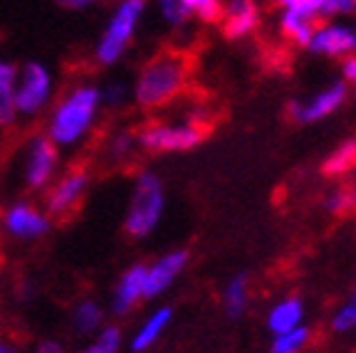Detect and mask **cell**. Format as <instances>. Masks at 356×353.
Listing matches in <instances>:
<instances>
[{
  "label": "cell",
  "mask_w": 356,
  "mask_h": 353,
  "mask_svg": "<svg viewBox=\"0 0 356 353\" xmlns=\"http://www.w3.org/2000/svg\"><path fill=\"white\" fill-rule=\"evenodd\" d=\"M70 326H72V331L77 336H97L106 326L104 306L92 297L79 299L72 306V314H70Z\"/></svg>",
  "instance_id": "cell-16"
},
{
  "label": "cell",
  "mask_w": 356,
  "mask_h": 353,
  "mask_svg": "<svg viewBox=\"0 0 356 353\" xmlns=\"http://www.w3.org/2000/svg\"><path fill=\"white\" fill-rule=\"evenodd\" d=\"M171 321H173V309H171V306H159V309H154L144 321H141L139 329L131 334L129 348H131L134 353L149 351V348L168 331Z\"/></svg>",
  "instance_id": "cell-15"
},
{
  "label": "cell",
  "mask_w": 356,
  "mask_h": 353,
  "mask_svg": "<svg viewBox=\"0 0 356 353\" xmlns=\"http://www.w3.org/2000/svg\"><path fill=\"white\" fill-rule=\"evenodd\" d=\"M139 151V141H136V131L131 129H119V131L109 133L104 141V158L114 166H122Z\"/></svg>",
  "instance_id": "cell-20"
},
{
  "label": "cell",
  "mask_w": 356,
  "mask_h": 353,
  "mask_svg": "<svg viewBox=\"0 0 356 353\" xmlns=\"http://www.w3.org/2000/svg\"><path fill=\"white\" fill-rule=\"evenodd\" d=\"M354 166H356V136H351V138H344V141L324 158L322 173L324 176L337 178V176L349 173Z\"/></svg>",
  "instance_id": "cell-22"
},
{
  "label": "cell",
  "mask_w": 356,
  "mask_h": 353,
  "mask_svg": "<svg viewBox=\"0 0 356 353\" xmlns=\"http://www.w3.org/2000/svg\"><path fill=\"white\" fill-rule=\"evenodd\" d=\"M186 265H188V252L186 249H171L163 257L146 265L144 299H156L161 297V294H166L176 284L178 277L184 274Z\"/></svg>",
  "instance_id": "cell-12"
},
{
  "label": "cell",
  "mask_w": 356,
  "mask_h": 353,
  "mask_svg": "<svg viewBox=\"0 0 356 353\" xmlns=\"http://www.w3.org/2000/svg\"><path fill=\"white\" fill-rule=\"evenodd\" d=\"M275 3L282 10H295L312 20H319V10H322V0H275Z\"/></svg>",
  "instance_id": "cell-29"
},
{
  "label": "cell",
  "mask_w": 356,
  "mask_h": 353,
  "mask_svg": "<svg viewBox=\"0 0 356 353\" xmlns=\"http://www.w3.org/2000/svg\"><path fill=\"white\" fill-rule=\"evenodd\" d=\"M309 341V329L307 326H300L295 331H287V334H280V336L273 338L267 353H300L302 348L307 346Z\"/></svg>",
  "instance_id": "cell-25"
},
{
  "label": "cell",
  "mask_w": 356,
  "mask_h": 353,
  "mask_svg": "<svg viewBox=\"0 0 356 353\" xmlns=\"http://www.w3.org/2000/svg\"><path fill=\"white\" fill-rule=\"evenodd\" d=\"M0 230L17 243H35L47 238V232L52 230V220L33 200H13L0 213Z\"/></svg>",
  "instance_id": "cell-9"
},
{
  "label": "cell",
  "mask_w": 356,
  "mask_h": 353,
  "mask_svg": "<svg viewBox=\"0 0 356 353\" xmlns=\"http://www.w3.org/2000/svg\"><path fill=\"white\" fill-rule=\"evenodd\" d=\"M248 302H250V281L245 274H235L222 287V306H225L230 319H238L248 309Z\"/></svg>",
  "instance_id": "cell-21"
},
{
  "label": "cell",
  "mask_w": 356,
  "mask_h": 353,
  "mask_svg": "<svg viewBox=\"0 0 356 353\" xmlns=\"http://www.w3.org/2000/svg\"><path fill=\"white\" fill-rule=\"evenodd\" d=\"M305 50L327 60H346L356 55V25L351 22H324L312 33Z\"/></svg>",
  "instance_id": "cell-11"
},
{
  "label": "cell",
  "mask_w": 356,
  "mask_h": 353,
  "mask_svg": "<svg viewBox=\"0 0 356 353\" xmlns=\"http://www.w3.org/2000/svg\"><path fill=\"white\" fill-rule=\"evenodd\" d=\"M89 186H92V176H89L87 168H67L47 186L42 198V210L50 215V220L70 217L84 203Z\"/></svg>",
  "instance_id": "cell-8"
},
{
  "label": "cell",
  "mask_w": 356,
  "mask_h": 353,
  "mask_svg": "<svg viewBox=\"0 0 356 353\" xmlns=\"http://www.w3.org/2000/svg\"><path fill=\"white\" fill-rule=\"evenodd\" d=\"M332 329L337 334H349L356 329V289L344 304H341L332 319Z\"/></svg>",
  "instance_id": "cell-28"
},
{
  "label": "cell",
  "mask_w": 356,
  "mask_h": 353,
  "mask_svg": "<svg viewBox=\"0 0 356 353\" xmlns=\"http://www.w3.org/2000/svg\"><path fill=\"white\" fill-rule=\"evenodd\" d=\"M62 8H70V10H84V8H92L102 0H57Z\"/></svg>",
  "instance_id": "cell-33"
},
{
  "label": "cell",
  "mask_w": 356,
  "mask_h": 353,
  "mask_svg": "<svg viewBox=\"0 0 356 353\" xmlns=\"http://www.w3.org/2000/svg\"><path fill=\"white\" fill-rule=\"evenodd\" d=\"M144 277H146L144 262H136V265L127 267V270L119 274L117 284H114V289H111V294H109L111 314L124 316L144 302Z\"/></svg>",
  "instance_id": "cell-13"
},
{
  "label": "cell",
  "mask_w": 356,
  "mask_h": 353,
  "mask_svg": "<svg viewBox=\"0 0 356 353\" xmlns=\"http://www.w3.org/2000/svg\"><path fill=\"white\" fill-rule=\"evenodd\" d=\"M314 28H317V20H312V17L300 15L295 10L280 13V33L287 42L297 44V47H307Z\"/></svg>",
  "instance_id": "cell-19"
},
{
  "label": "cell",
  "mask_w": 356,
  "mask_h": 353,
  "mask_svg": "<svg viewBox=\"0 0 356 353\" xmlns=\"http://www.w3.org/2000/svg\"><path fill=\"white\" fill-rule=\"evenodd\" d=\"M163 210H166V188L161 178L154 171L139 173L134 181L131 198L124 215V232L134 240L149 238L161 222Z\"/></svg>",
  "instance_id": "cell-4"
},
{
  "label": "cell",
  "mask_w": 356,
  "mask_h": 353,
  "mask_svg": "<svg viewBox=\"0 0 356 353\" xmlns=\"http://www.w3.org/2000/svg\"><path fill=\"white\" fill-rule=\"evenodd\" d=\"M324 210L332 213V215H346V213L356 210V188H334L332 193L324 198Z\"/></svg>",
  "instance_id": "cell-26"
},
{
  "label": "cell",
  "mask_w": 356,
  "mask_h": 353,
  "mask_svg": "<svg viewBox=\"0 0 356 353\" xmlns=\"http://www.w3.org/2000/svg\"><path fill=\"white\" fill-rule=\"evenodd\" d=\"M346 97H349V87H346L344 82H332L324 89H319V92H314L312 97H307V99L289 101L287 116L292 122L302 124V126H307V124H319V122H324V119H329L332 114H337V111L344 106Z\"/></svg>",
  "instance_id": "cell-10"
},
{
  "label": "cell",
  "mask_w": 356,
  "mask_h": 353,
  "mask_svg": "<svg viewBox=\"0 0 356 353\" xmlns=\"http://www.w3.org/2000/svg\"><path fill=\"white\" fill-rule=\"evenodd\" d=\"M55 101V74L44 62L28 60L17 67L15 77V109L17 116L35 119L44 114Z\"/></svg>",
  "instance_id": "cell-5"
},
{
  "label": "cell",
  "mask_w": 356,
  "mask_h": 353,
  "mask_svg": "<svg viewBox=\"0 0 356 353\" xmlns=\"http://www.w3.org/2000/svg\"><path fill=\"white\" fill-rule=\"evenodd\" d=\"M341 82H344L346 87L356 89V55L346 57V60L341 62Z\"/></svg>",
  "instance_id": "cell-31"
},
{
  "label": "cell",
  "mask_w": 356,
  "mask_h": 353,
  "mask_svg": "<svg viewBox=\"0 0 356 353\" xmlns=\"http://www.w3.org/2000/svg\"><path fill=\"white\" fill-rule=\"evenodd\" d=\"M141 151L149 154H186L193 151L206 141V129L193 126L181 119H166V122H149L136 131Z\"/></svg>",
  "instance_id": "cell-6"
},
{
  "label": "cell",
  "mask_w": 356,
  "mask_h": 353,
  "mask_svg": "<svg viewBox=\"0 0 356 353\" xmlns=\"http://www.w3.org/2000/svg\"><path fill=\"white\" fill-rule=\"evenodd\" d=\"M17 297H20V302H33V297H35L33 281H25V284H20V289H17Z\"/></svg>",
  "instance_id": "cell-34"
},
{
  "label": "cell",
  "mask_w": 356,
  "mask_h": 353,
  "mask_svg": "<svg viewBox=\"0 0 356 353\" xmlns=\"http://www.w3.org/2000/svg\"><path fill=\"white\" fill-rule=\"evenodd\" d=\"M99 92H102V106L104 109H119V106H124L131 99V89L124 82H119V79H109L104 87H99Z\"/></svg>",
  "instance_id": "cell-27"
},
{
  "label": "cell",
  "mask_w": 356,
  "mask_h": 353,
  "mask_svg": "<svg viewBox=\"0 0 356 353\" xmlns=\"http://www.w3.org/2000/svg\"><path fill=\"white\" fill-rule=\"evenodd\" d=\"M305 326V304L297 297H284L277 304H273V309L267 311V329L280 336V334L295 331Z\"/></svg>",
  "instance_id": "cell-17"
},
{
  "label": "cell",
  "mask_w": 356,
  "mask_h": 353,
  "mask_svg": "<svg viewBox=\"0 0 356 353\" xmlns=\"http://www.w3.org/2000/svg\"><path fill=\"white\" fill-rule=\"evenodd\" d=\"M15 77L17 67L0 57V131H8L17 124L15 109Z\"/></svg>",
  "instance_id": "cell-18"
},
{
  "label": "cell",
  "mask_w": 356,
  "mask_h": 353,
  "mask_svg": "<svg viewBox=\"0 0 356 353\" xmlns=\"http://www.w3.org/2000/svg\"><path fill=\"white\" fill-rule=\"evenodd\" d=\"M356 13V0H322L319 17H346Z\"/></svg>",
  "instance_id": "cell-30"
},
{
  "label": "cell",
  "mask_w": 356,
  "mask_h": 353,
  "mask_svg": "<svg viewBox=\"0 0 356 353\" xmlns=\"http://www.w3.org/2000/svg\"><path fill=\"white\" fill-rule=\"evenodd\" d=\"M191 65L184 52H159L144 62L131 84V99L141 109H166L184 97L188 87Z\"/></svg>",
  "instance_id": "cell-2"
},
{
  "label": "cell",
  "mask_w": 356,
  "mask_h": 353,
  "mask_svg": "<svg viewBox=\"0 0 356 353\" xmlns=\"http://www.w3.org/2000/svg\"><path fill=\"white\" fill-rule=\"evenodd\" d=\"M0 353H22V348L8 338H0Z\"/></svg>",
  "instance_id": "cell-35"
},
{
  "label": "cell",
  "mask_w": 356,
  "mask_h": 353,
  "mask_svg": "<svg viewBox=\"0 0 356 353\" xmlns=\"http://www.w3.org/2000/svg\"><path fill=\"white\" fill-rule=\"evenodd\" d=\"M102 114V92L95 82H77L57 97L47 109L44 136L57 149H77L95 131Z\"/></svg>",
  "instance_id": "cell-1"
},
{
  "label": "cell",
  "mask_w": 356,
  "mask_h": 353,
  "mask_svg": "<svg viewBox=\"0 0 356 353\" xmlns=\"http://www.w3.org/2000/svg\"><path fill=\"white\" fill-rule=\"evenodd\" d=\"M144 15L146 0H117V6L109 13V20L102 28V35L95 44V60L102 67H114L124 60Z\"/></svg>",
  "instance_id": "cell-3"
},
{
  "label": "cell",
  "mask_w": 356,
  "mask_h": 353,
  "mask_svg": "<svg viewBox=\"0 0 356 353\" xmlns=\"http://www.w3.org/2000/svg\"><path fill=\"white\" fill-rule=\"evenodd\" d=\"M60 149L52 144L50 138L44 133L30 136L25 141V149H22V186L28 188L30 193H44L47 186L60 176Z\"/></svg>",
  "instance_id": "cell-7"
},
{
  "label": "cell",
  "mask_w": 356,
  "mask_h": 353,
  "mask_svg": "<svg viewBox=\"0 0 356 353\" xmlns=\"http://www.w3.org/2000/svg\"><path fill=\"white\" fill-rule=\"evenodd\" d=\"M220 30L228 40L250 38L260 28V6L255 0H228L222 3Z\"/></svg>",
  "instance_id": "cell-14"
},
{
  "label": "cell",
  "mask_w": 356,
  "mask_h": 353,
  "mask_svg": "<svg viewBox=\"0 0 356 353\" xmlns=\"http://www.w3.org/2000/svg\"><path fill=\"white\" fill-rule=\"evenodd\" d=\"M191 22L200 25H218L222 15V0H184Z\"/></svg>",
  "instance_id": "cell-24"
},
{
  "label": "cell",
  "mask_w": 356,
  "mask_h": 353,
  "mask_svg": "<svg viewBox=\"0 0 356 353\" xmlns=\"http://www.w3.org/2000/svg\"><path fill=\"white\" fill-rule=\"evenodd\" d=\"M30 353H67V351L60 341H55V338H44V341H40Z\"/></svg>",
  "instance_id": "cell-32"
},
{
  "label": "cell",
  "mask_w": 356,
  "mask_h": 353,
  "mask_svg": "<svg viewBox=\"0 0 356 353\" xmlns=\"http://www.w3.org/2000/svg\"><path fill=\"white\" fill-rule=\"evenodd\" d=\"M122 343H124L122 329L106 324L104 329H102L97 336H92V341L79 348L77 353H119L122 351Z\"/></svg>",
  "instance_id": "cell-23"
}]
</instances>
